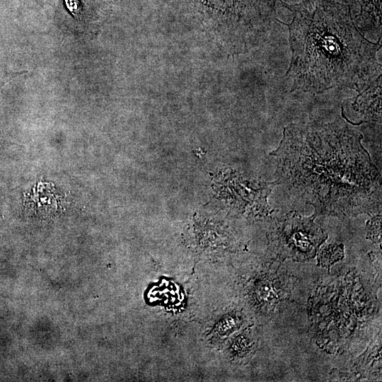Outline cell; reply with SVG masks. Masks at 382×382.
<instances>
[{
	"label": "cell",
	"instance_id": "cell-2",
	"mask_svg": "<svg viewBox=\"0 0 382 382\" xmlns=\"http://www.w3.org/2000/svg\"><path fill=\"white\" fill-rule=\"evenodd\" d=\"M285 6L294 14L287 25L292 55L286 74L291 91L360 92L381 76L380 40L374 43L362 35L347 6L328 0Z\"/></svg>",
	"mask_w": 382,
	"mask_h": 382
},
{
	"label": "cell",
	"instance_id": "cell-4",
	"mask_svg": "<svg viewBox=\"0 0 382 382\" xmlns=\"http://www.w3.org/2000/svg\"><path fill=\"white\" fill-rule=\"evenodd\" d=\"M381 76L354 98L343 105L342 115L349 123L358 125L381 119Z\"/></svg>",
	"mask_w": 382,
	"mask_h": 382
},
{
	"label": "cell",
	"instance_id": "cell-5",
	"mask_svg": "<svg viewBox=\"0 0 382 382\" xmlns=\"http://www.w3.org/2000/svg\"><path fill=\"white\" fill-rule=\"evenodd\" d=\"M343 257L342 245H330L321 251L318 260L322 265H330Z\"/></svg>",
	"mask_w": 382,
	"mask_h": 382
},
{
	"label": "cell",
	"instance_id": "cell-1",
	"mask_svg": "<svg viewBox=\"0 0 382 382\" xmlns=\"http://www.w3.org/2000/svg\"><path fill=\"white\" fill-rule=\"evenodd\" d=\"M362 134L342 119L284 128L277 181L318 215L340 219L381 211V175L361 144Z\"/></svg>",
	"mask_w": 382,
	"mask_h": 382
},
{
	"label": "cell",
	"instance_id": "cell-3",
	"mask_svg": "<svg viewBox=\"0 0 382 382\" xmlns=\"http://www.w3.org/2000/svg\"><path fill=\"white\" fill-rule=\"evenodd\" d=\"M316 214L304 217L291 212L279 219L270 231V243L284 257L304 261L313 258L327 234L314 219Z\"/></svg>",
	"mask_w": 382,
	"mask_h": 382
}]
</instances>
